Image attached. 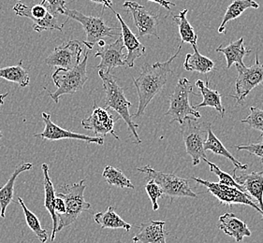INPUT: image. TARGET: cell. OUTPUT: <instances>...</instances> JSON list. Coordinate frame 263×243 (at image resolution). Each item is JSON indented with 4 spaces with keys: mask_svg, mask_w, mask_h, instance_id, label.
<instances>
[{
    "mask_svg": "<svg viewBox=\"0 0 263 243\" xmlns=\"http://www.w3.org/2000/svg\"><path fill=\"white\" fill-rule=\"evenodd\" d=\"M183 45L184 43H180L176 53L166 62H157L152 65L145 64L142 66L140 76L137 79H133L137 89L139 105L137 111L132 117L139 118L142 116L153 98L162 91L167 84L168 75L173 73L172 63L178 56Z\"/></svg>",
    "mask_w": 263,
    "mask_h": 243,
    "instance_id": "1",
    "label": "cell"
},
{
    "mask_svg": "<svg viewBox=\"0 0 263 243\" xmlns=\"http://www.w3.org/2000/svg\"><path fill=\"white\" fill-rule=\"evenodd\" d=\"M99 76L102 80V86L105 92L106 110H114L121 117L128 127L132 136L135 137V143H142L139 137L137 128L139 125L132 120V115L129 112L132 103L126 99L124 89L117 84L116 77L110 73V71L99 70Z\"/></svg>",
    "mask_w": 263,
    "mask_h": 243,
    "instance_id": "2",
    "label": "cell"
},
{
    "mask_svg": "<svg viewBox=\"0 0 263 243\" xmlns=\"http://www.w3.org/2000/svg\"><path fill=\"white\" fill-rule=\"evenodd\" d=\"M84 57L81 63L71 69L58 68L52 75L53 84L57 86L54 93H50V96L57 104L59 103V98L64 95L74 94L83 89L84 85L88 79L87 76V60L88 53L84 52Z\"/></svg>",
    "mask_w": 263,
    "mask_h": 243,
    "instance_id": "3",
    "label": "cell"
},
{
    "mask_svg": "<svg viewBox=\"0 0 263 243\" xmlns=\"http://www.w3.org/2000/svg\"><path fill=\"white\" fill-rule=\"evenodd\" d=\"M191 94L199 95L193 91V85H191L190 79L180 78L174 93L170 97V108L165 113L166 116H171V123L178 121L179 125H182L187 117H195L197 119L201 117L200 112L196 111L194 107L190 104Z\"/></svg>",
    "mask_w": 263,
    "mask_h": 243,
    "instance_id": "4",
    "label": "cell"
},
{
    "mask_svg": "<svg viewBox=\"0 0 263 243\" xmlns=\"http://www.w3.org/2000/svg\"><path fill=\"white\" fill-rule=\"evenodd\" d=\"M138 171L146 175V180H153L158 184L163 191L164 195L168 196L173 201L180 197L197 198V194L190 187V180L180 178L174 173H164L152 169L149 166L138 168Z\"/></svg>",
    "mask_w": 263,
    "mask_h": 243,
    "instance_id": "5",
    "label": "cell"
},
{
    "mask_svg": "<svg viewBox=\"0 0 263 243\" xmlns=\"http://www.w3.org/2000/svg\"><path fill=\"white\" fill-rule=\"evenodd\" d=\"M85 188V180H81L79 183L67 187L65 193L57 194V196L62 197L66 203V212L58 216V232L74 224L82 212H86L91 208L89 202L84 199Z\"/></svg>",
    "mask_w": 263,
    "mask_h": 243,
    "instance_id": "6",
    "label": "cell"
},
{
    "mask_svg": "<svg viewBox=\"0 0 263 243\" xmlns=\"http://www.w3.org/2000/svg\"><path fill=\"white\" fill-rule=\"evenodd\" d=\"M65 15L68 16V20L66 22H69V19H72L79 22L83 26L86 34V37L83 43L89 50H92L96 43H99L104 37L121 36L120 33L115 32L116 30V27H108L104 19L101 17L85 15L76 10L69 9H66Z\"/></svg>",
    "mask_w": 263,
    "mask_h": 243,
    "instance_id": "7",
    "label": "cell"
},
{
    "mask_svg": "<svg viewBox=\"0 0 263 243\" xmlns=\"http://www.w3.org/2000/svg\"><path fill=\"white\" fill-rule=\"evenodd\" d=\"M209 124H200L195 117H187L181 126L186 153L192 158L193 166L200 164L201 159L206 158L203 143L207 137V127Z\"/></svg>",
    "mask_w": 263,
    "mask_h": 243,
    "instance_id": "8",
    "label": "cell"
},
{
    "mask_svg": "<svg viewBox=\"0 0 263 243\" xmlns=\"http://www.w3.org/2000/svg\"><path fill=\"white\" fill-rule=\"evenodd\" d=\"M238 72L235 82V95H232L237 104H241L248 94L258 85L263 84V63H260L258 54H256V61L251 67L235 64Z\"/></svg>",
    "mask_w": 263,
    "mask_h": 243,
    "instance_id": "9",
    "label": "cell"
},
{
    "mask_svg": "<svg viewBox=\"0 0 263 243\" xmlns=\"http://www.w3.org/2000/svg\"><path fill=\"white\" fill-rule=\"evenodd\" d=\"M13 11L17 16L30 19L33 22L32 28L37 33L51 30L63 31L64 25H60L57 17L48 11L47 8L42 3L27 6L19 2L13 7Z\"/></svg>",
    "mask_w": 263,
    "mask_h": 243,
    "instance_id": "10",
    "label": "cell"
},
{
    "mask_svg": "<svg viewBox=\"0 0 263 243\" xmlns=\"http://www.w3.org/2000/svg\"><path fill=\"white\" fill-rule=\"evenodd\" d=\"M191 180H194L200 185H204L207 188V191L216 197L221 204L248 205V206L252 207L254 210H256L259 213H261V210L259 209V207L255 204L252 197L235 187L222 185L220 183H212L209 180H202L194 176L191 177Z\"/></svg>",
    "mask_w": 263,
    "mask_h": 243,
    "instance_id": "11",
    "label": "cell"
},
{
    "mask_svg": "<svg viewBox=\"0 0 263 243\" xmlns=\"http://www.w3.org/2000/svg\"><path fill=\"white\" fill-rule=\"evenodd\" d=\"M124 10L133 18L134 25L137 27L139 37L154 36L159 38L158 33V15L147 11L145 7L134 1H126L123 4Z\"/></svg>",
    "mask_w": 263,
    "mask_h": 243,
    "instance_id": "12",
    "label": "cell"
},
{
    "mask_svg": "<svg viewBox=\"0 0 263 243\" xmlns=\"http://www.w3.org/2000/svg\"><path fill=\"white\" fill-rule=\"evenodd\" d=\"M42 120L44 121V130L42 133L34 134V137L37 138H42L44 140H50V141H57L60 139H78L86 143H95L99 145L104 144V138L100 136L91 137L85 134H79V133L71 132L69 130H66L62 127H58L55 125L52 119L51 114L47 112H42Z\"/></svg>",
    "mask_w": 263,
    "mask_h": 243,
    "instance_id": "13",
    "label": "cell"
},
{
    "mask_svg": "<svg viewBox=\"0 0 263 243\" xmlns=\"http://www.w3.org/2000/svg\"><path fill=\"white\" fill-rule=\"evenodd\" d=\"M82 46L78 40H69L57 47L45 59V63L50 67L71 69L81 63Z\"/></svg>",
    "mask_w": 263,
    "mask_h": 243,
    "instance_id": "14",
    "label": "cell"
},
{
    "mask_svg": "<svg viewBox=\"0 0 263 243\" xmlns=\"http://www.w3.org/2000/svg\"><path fill=\"white\" fill-rule=\"evenodd\" d=\"M116 121V118L108 110L95 106L94 104L92 114L82 121V126L84 129L93 131L96 136H106L111 134L112 137L119 140V137L115 131Z\"/></svg>",
    "mask_w": 263,
    "mask_h": 243,
    "instance_id": "15",
    "label": "cell"
},
{
    "mask_svg": "<svg viewBox=\"0 0 263 243\" xmlns=\"http://www.w3.org/2000/svg\"><path fill=\"white\" fill-rule=\"evenodd\" d=\"M125 49L122 37H118L115 43L105 44L98 49L95 57H100V63L98 65L99 70L110 71L116 67L126 65V54L123 53Z\"/></svg>",
    "mask_w": 263,
    "mask_h": 243,
    "instance_id": "16",
    "label": "cell"
},
{
    "mask_svg": "<svg viewBox=\"0 0 263 243\" xmlns=\"http://www.w3.org/2000/svg\"><path fill=\"white\" fill-rule=\"evenodd\" d=\"M111 11H114L117 20L121 25L122 40L124 43V46L127 50L126 65L128 68H133L135 61L137 59L141 58L146 52V48L142 43H140V40L134 35V33L130 30V28L126 26V23L122 19L121 15L114 10H111Z\"/></svg>",
    "mask_w": 263,
    "mask_h": 243,
    "instance_id": "17",
    "label": "cell"
},
{
    "mask_svg": "<svg viewBox=\"0 0 263 243\" xmlns=\"http://www.w3.org/2000/svg\"><path fill=\"white\" fill-rule=\"evenodd\" d=\"M165 222L150 220L142 222L139 230L133 239V242L137 243H167L165 231Z\"/></svg>",
    "mask_w": 263,
    "mask_h": 243,
    "instance_id": "18",
    "label": "cell"
},
{
    "mask_svg": "<svg viewBox=\"0 0 263 243\" xmlns=\"http://www.w3.org/2000/svg\"><path fill=\"white\" fill-rule=\"evenodd\" d=\"M233 172L237 184L242 185L246 194L258 201L263 217V172L254 171L251 173H243L241 176H237L235 171Z\"/></svg>",
    "mask_w": 263,
    "mask_h": 243,
    "instance_id": "19",
    "label": "cell"
},
{
    "mask_svg": "<svg viewBox=\"0 0 263 243\" xmlns=\"http://www.w3.org/2000/svg\"><path fill=\"white\" fill-rule=\"evenodd\" d=\"M218 228L228 236L235 238L237 242H241L243 238L251 236L248 225L240 220L234 213L228 212L219 217Z\"/></svg>",
    "mask_w": 263,
    "mask_h": 243,
    "instance_id": "20",
    "label": "cell"
},
{
    "mask_svg": "<svg viewBox=\"0 0 263 243\" xmlns=\"http://www.w3.org/2000/svg\"><path fill=\"white\" fill-rule=\"evenodd\" d=\"M33 168L31 163H24L19 165L15 170L12 172L11 177L8 181L3 186H0V217L5 218L6 210L8 206L13 201V194H14V186L18 176L30 170Z\"/></svg>",
    "mask_w": 263,
    "mask_h": 243,
    "instance_id": "21",
    "label": "cell"
},
{
    "mask_svg": "<svg viewBox=\"0 0 263 243\" xmlns=\"http://www.w3.org/2000/svg\"><path fill=\"white\" fill-rule=\"evenodd\" d=\"M42 172H43V186H44V207L52 217L53 220V230L51 235V240L53 241L55 239V236L58 233V217L54 211V202H55V190L52 180L49 175V167L47 164H42Z\"/></svg>",
    "mask_w": 263,
    "mask_h": 243,
    "instance_id": "22",
    "label": "cell"
},
{
    "mask_svg": "<svg viewBox=\"0 0 263 243\" xmlns=\"http://www.w3.org/2000/svg\"><path fill=\"white\" fill-rule=\"evenodd\" d=\"M203 148H204V151H210L215 154L221 155L223 157L230 160L235 168L234 171H236V169H241L242 171L248 170V165L242 164L239 160H237L232 155V153L229 152V150H227L226 147L220 141V139L216 137L215 133L213 132V130L211 128V124H209L207 127V137H206L205 141L203 143Z\"/></svg>",
    "mask_w": 263,
    "mask_h": 243,
    "instance_id": "23",
    "label": "cell"
},
{
    "mask_svg": "<svg viewBox=\"0 0 263 243\" xmlns=\"http://www.w3.org/2000/svg\"><path fill=\"white\" fill-rule=\"evenodd\" d=\"M196 86L200 91V94L203 97V100L200 104L195 105L194 109H200L204 107H211L215 108L217 112H219L221 118L225 115V108L222 105V95L218 91L212 90L209 87V80L206 79L205 82L198 79L196 83Z\"/></svg>",
    "mask_w": 263,
    "mask_h": 243,
    "instance_id": "24",
    "label": "cell"
},
{
    "mask_svg": "<svg viewBox=\"0 0 263 243\" xmlns=\"http://www.w3.org/2000/svg\"><path fill=\"white\" fill-rule=\"evenodd\" d=\"M243 37H240L236 42L230 43L226 47H223L220 45L216 48V53H222L227 61V69H231L233 64H239L241 66H245L243 57L252 53L251 50H248L243 45Z\"/></svg>",
    "mask_w": 263,
    "mask_h": 243,
    "instance_id": "25",
    "label": "cell"
},
{
    "mask_svg": "<svg viewBox=\"0 0 263 243\" xmlns=\"http://www.w3.org/2000/svg\"><path fill=\"white\" fill-rule=\"evenodd\" d=\"M258 8H259V4L255 0H234L232 4L228 7L225 15L223 17L221 25L218 27L217 32L219 34H226V26L228 23L240 17L248 9L257 10Z\"/></svg>",
    "mask_w": 263,
    "mask_h": 243,
    "instance_id": "26",
    "label": "cell"
},
{
    "mask_svg": "<svg viewBox=\"0 0 263 243\" xmlns=\"http://www.w3.org/2000/svg\"><path fill=\"white\" fill-rule=\"evenodd\" d=\"M194 53H187L185 55L184 62V69L187 71H196L200 74H207L214 70L216 64L206 57L204 55H201L198 48H193Z\"/></svg>",
    "mask_w": 263,
    "mask_h": 243,
    "instance_id": "27",
    "label": "cell"
},
{
    "mask_svg": "<svg viewBox=\"0 0 263 243\" xmlns=\"http://www.w3.org/2000/svg\"><path fill=\"white\" fill-rule=\"evenodd\" d=\"M94 221L98 225H100V228H110V229H118L122 228L126 231H129L132 228V225L125 222L121 217L119 216L116 212V209L112 206L108 207L105 212H98L94 215Z\"/></svg>",
    "mask_w": 263,
    "mask_h": 243,
    "instance_id": "28",
    "label": "cell"
},
{
    "mask_svg": "<svg viewBox=\"0 0 263 243\" xmlns=\"http://www.w3.org/2000/svg\"><path fill=\"white\" fill-rule=\"evenodd\" d=\"M189 13V10L184 9V11H180L178 15L173 16V20L178 27L179 30L180 37L182 39L181 43H190L192 48L197 47V40H198V35L195 32L194 27L190 25V22L186 18Z\"/></svg>",
    "mask_w": 263,
    "mask_h": 243,
    "instance_id": "29",
    "label": "cell"
},
{
    "mask_svg": "<svg viewBox=\"0 0 263 243\" xmlns=\"http://www.w3.org/2000/svg\"><path fill=\"white\" fill-rule=\"evenodd\" d=\"M0 78L14 83L21 87H27L30 83L29 75L27 70L23 68L22 60L16 66L0 69Z\"/></svg>",
    "mask_w": 263,
    "mask_h": 243,
    "instance_id": "30",
    "label": "cell"
},
{
    "mask_svg": "<svg viewBox=\"0 0 263 243\" xmlns=\"http://www.w3.org/2000/svg\"><path fill=\"white\" fill-rule=\"evenodd\" d=\"M17 200H18V203L21 205L22 209H23V212H24V215H25V218H26V222H27V227L30 228L33 232L35 233L36 237H37V239H39L41 242H46L48 240V238H49L47 230L44 229V228H42V225H41V222H40V220H39L37 215H36L35 213H33V212L26 206V204H25V202H24L22 197L18 196Z\"/></svg>",
    "mask_w": 263,
    "mask_h": 243,
    "instance_id": "31",
    "label": "cell"
},
{
    "mask_svg": "<svg viewBox=\"0 0 263 243\" xmlns=\"http://www.w3.org/2000/svg\"><path fill=\"white\" fill-rule=\"evenodd\" d=\"M102 177L105 179L107 184L111 186H116L118 188H128L134 189L135 186L132 184L130 180L126 177V175L122 172V170L116 169L112 166H106L105 169L102 172Z\"/></svg>",
    "mask_w": 263,
    "mask_h": 243,
    "instance_id": "32",
    "label": "cell"
},
{
    "mask_svg": "<svg viewBox=\"0 0 263 243\" xmlns=\"http://www.w3.org/2000/svg\"><path fill=\"white\" fill-rule=\"evenodd\" d=\"M203 161L205 162L206 164L209 165V168L212 172H214L215 174L219 178V183L222 185H228V186H232V187H235L237 189L242 191L243 193L245 189L242 187V185L237 184L236 180L234 179V177H232L230 174H228L226 172L222 171L221 169H219L216 164L212 163L209 160H207V158H203Z\"/></svg>",
    "mask_w": 263,
    "mask_h": 243,
    "instance_id": "33",
    "label": "cell"
},
{
    "mask_svg": "<svg viewBox=\"0 0 263 243\" xmlns=\"http://www.w3.org/2000/svg\"><path fill=\"white\" fill-rule=\"evenodd\" d=\"M242 123L248 124L252 129L259 131L263 138V110L258 107H250L249 115L242 120Z\"/></svg>",
    "mask_w": 263,
    "mask_h": 243,
    "instance_id": "34",
    "label": "cell"
},
{
    "mask_svg": "<svg viewBox=\"0 0 263 243\" xmlns=\"http://www.w3.org/2000/svg\"><path fill=\"white\" fill-rule=\"evenodd\" d=\"M145 191L152 202L153 211H158L159 209L158 199L163 196V191L160 188V186L153 180H148L147 184L145 185Z\"/></svg>",
    "mask_w": 263,
    "mask_h": 243,
    "instance_id": "35",
    "label": "cell"
},
{
    "mask_svg": "<svg viewBox=\"0 0 263 243\" xmlns=\"http://www.w3.org/2000/svg\"><path fill=\"white\" fill-rule=\"evenodd\" d=\"M42 4L45 6L48 11L54 16L58 14L65 15V11L67 9L65 0H42Z\"/></svg>",
    "mask_w": 263,
    "mask_h": 243,
    "instance_id": "36",
    "label": "cell"
},
{
    "mask_svg": "<svg viewBox=\"0 0 263 243\" xmlns=\"http://www.w3.org/2000/svg\"><path fill=\"white\" fill-rule=\"evenodd\" d=\"M238 151H247L251 155L258 156L261 160L263 166V141L260 143H249L247 145H237Z\"/></svg>",
    "mask_w": 263,
    "mask_h": 243,
    "instance_id": "37",
    "label": "cell"
},
{
    "mask_svg": "<svg viewBox=\"0 0 263 243\" xmlns=\"http://www.w3.org/2000/svg\"><path fill=\"white\" fill-rule=\"evenodd\" d=\"M54 211L58 217L62 215L66 212V203L62 197L57 196L55 194V202H54Z\"/></svg>",
    "mask_w": 263,
    "mask_h": 243,
    "instance_id": "38",
    "label": "cell"
},
{
    "mask_svg": "<svg viewBox=\"0 0 263 243\" xmlns=\"http://www.w3.org/2000/svg\"><path fill=\"white\" fill-rule=\"evenodd\" d=\"M148 1L155 2V3H157L158 5L163 7V8H165L166 10H168V11H171V7H175V6H176L174 3L171 2V1H168V0H148Z\"/></svg>",
    "mask_w": 263,
    "mask_h": 243,
    "instance_id": "39",
    "label": "cell"
},
{
    "mask_svg": "<svg viewBox=\"0 0 263 243\" xmlns=\"http://www.w3.org/2000/svg\"><path fill=\"white\" fill-rule=\"evenodd\" d=\"M92 2H94L96 4H100L103 6L104 9H112V0H91Z\"/></svg>",
    "mask_w": 263,
    "mask_h": 243,
    "instance_id": "40",
    "label": "cell"
},
{
    "mask_svg": "<svg viewBox=\"0 0 263 243\" xmlns=\"http://www.w3.org/2000/svg\"><path fill=\"white\" fill-rule=\"evenodd\" d=\"M8 95H9V93L0 95V108L4 104V100H5V98L8 96ZM2 137H3V133L1 132V130H0V139H1Z\"/></svg>",
    "mask_w": 263,
    "mask_h": 243,
    "instance_id": "41",
    "label": "cell"
},
{
    "mask_svg": "<svg viewBox=\"0 0 263 243\" xmlns=\"http://www.w3.org/2000/svg\"><path fill=\"white\" fill-rule=\"evenodd\" d=\"M19 1H21V0H19Z\"/></svg>",
    "mask_w": 263,
    "mask_h": 243,
    "instance_id": "42",
    "label": "cell"
}]
</instances>
